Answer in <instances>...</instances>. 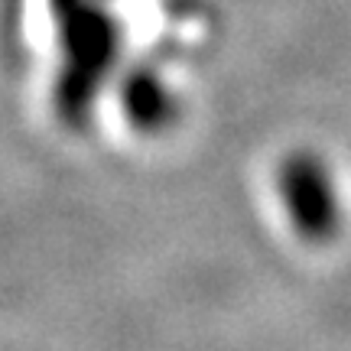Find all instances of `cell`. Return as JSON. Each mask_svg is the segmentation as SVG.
I'll return each mask as SVG.
<instances>
[{"mask_svg": "<svg viewBox=\"0 0 351 351\" xmlns=\"http://www.w3.org/2000/svg\"><path fill=\"white\" fill-rule=\"evenodd\" d=\"M276 195L293 228L309 241H326L339 228V189L315 153H289L276 169Z\"/></svg>", "mask_w": 351, "mask_h": 351, "instance_id": "cell-1", "label": "cell"}, {"mask_svg": "<svg viewBox=\"0 0 351 351\" xmlns=\"http://www.w3.org/2000/svg\"><path fill=\"white\" fill-rule=\"evenodd\" d=\"M121 111L137 130H163L176 117V98L156 72H130L121 88Z\"/></svg>", "mask_w": 351, "mask_h": 351, "instance_id": "cell-2", "label": "cell"}]
</instances>
